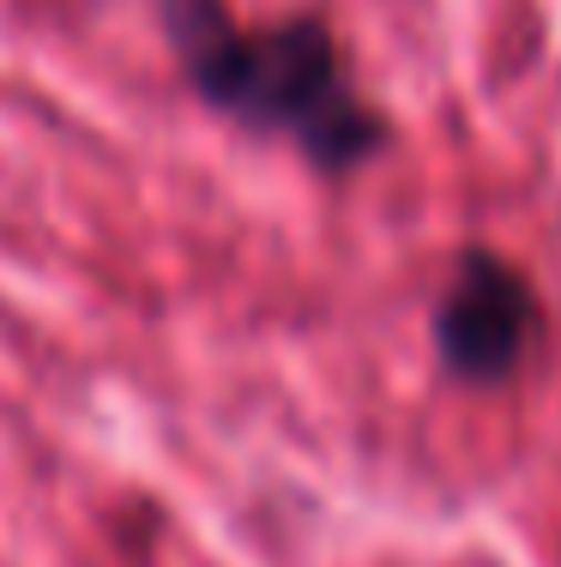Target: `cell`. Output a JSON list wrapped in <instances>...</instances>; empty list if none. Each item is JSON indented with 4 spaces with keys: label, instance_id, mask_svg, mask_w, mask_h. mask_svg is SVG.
<instances>
[{
    "label": "cell",
    "instance_id": "7a4b0ae2",
    "mask_svg": "<svg viewBox=\"0 0 561 567\" xmlns=\"http://www.w3.org/2000/svg\"><path fill=\"white\" fill-rule=\"evenodd\" d=\"M543 332L531 278L489 248H465L435 302V357L465 386H507Z\"/></svg>",
    "mask_w": 561,
    "mask_h": 567
},
{
    "label": "cell",
    "instance_id": "6da1fadb",
    "mask_svg": "<svg viewBox=\"0 0 561 567\" xmlns=\"http://www.w3.org/2000/svg\"><path fill=\"white\" fill-rule=\"evenodd\" d=\"M164 37L206 110L242 133L284 140L314 169L344 175L386 152L393 127L356 91L320 12L242 24L224 0H164Z\"/></svg>",
    "mask_w": 561,
    "mask_h": 567
}]
</instances>
